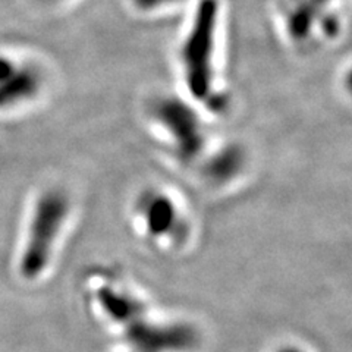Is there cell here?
Returning a JSON list of instances; mask_svg holds the SVG:
<instances>
[{"instance_id":"cell-1","label":"cell","mask_w":352,"mask_h":352,"mask_svg":"<svg viewBox=\"0 0 352 352\" xmlns=\"http://www.w3.org/2000/svg\"><path fill=\"white\" fill-rule=\"evenodd\" d=\"M222 18L220 0H195L188 28L179 50L184 80L192 98L213 100L214 60Z\"/></svg>"},{"instance_id":"cell-2","label":"cell","mask_w":352,"mask_h":352,"mask_svg":"<svg viewBox=\"0 0 352 352\" xmlns=\"http://www.w3.org/2000/svg\"><path fill=\"white\" fill-rule=\"evenodd\" d=\"M69 198L62 191H49L38 200L31 220L22 270L27 276H37L49 264L54 245L69 217Z\"/></svg>"},{"instance_id":"cell-3","label":"cell","mask_w":352,"mask_h":352,"mask_svg":"<svg viewBox=\"0 0 352 352\" xmlns=\"http://www.w3.org/2000/svg\"><path fill=\"white\" fill-rule=\"evenodd\" d=\"M151 118L184 162H194L203 156L206 131L197 110L175 96L159 97L151 106Z\"/></svg>"},{"instance_id":"cell-4","label":"cell","mask_w":352,"mask_h":352,"mask_svg":"<svg viewBox=\"0 0 352 352\" xmlns=\"http://www.w3.org/2000/svg\"><path fill=\"white\" fill-rule=\"evenodd\" d=\"M138 213L151 238H176L182 220L175 201L163 192H147L138 204Z\"/></svg>"},{"instance_id":"cell-5","label":"cell","mask_w":352,"mask_h":352,"mask_svg":"<svg viewBox=\"0 0 352 352\" xmlns=\"http://www.w3.org/2000/svg\"><path fill=\"white\" fill-rule=\"evenodd\" d=\"M247 156L239 146H225L213 153L204 163V176L217 185L232 182L245 168Z\"/></svg>"},{"instance_id":"cell-6","label":"cell","mask_w":352,"mask_h":352,"mask_svg":"<svg viewBox=\"0 0 352 352\" xmlns=\"http://www.w3.org/2000/svg\"><path fill=\"white\" fill-rule=\"evenodd\" d=\"M329 2L330 0H300V3L294 6L288 21H286L289 37L295 41L307 40L310 37L316 22H318L329 32L326 21L323 19V14L326 8H329Z\"/></svg>"},{"instance_id":"cell-7","label":"cell","mask_w":352,"mask_h":352,"mask_svg":"<svg viewBox=\"0 0 352 352\" xmlns=\"http://www.w3.org/2000/svg\"><path fill=\"white\" fill-rule=\"evenodd\" d=\"M188 0H129L131 8L142 15H153L181 6Z\"/></svg>"},{"instance_id":"cell-8","label":"cell","mask_w":352,"mask_h":352,"mask_svg":"<svg viewBox=\"0 0 352 352\" xmlns=\"http://www.w3.org/2000/svg\"><path fill=\"white\" fill-rule=\"evenodd\" d=\"M43 3H47V5H59L63 2H68V0H41Z\"/></svg>"}]
</instances>
